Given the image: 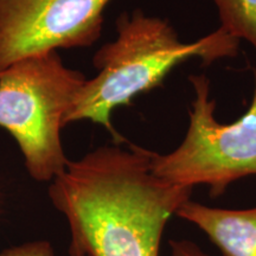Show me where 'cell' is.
Listing matches in <instances>:
<instances>
[{
	"mask_svg": "<svg viewBox=\"0 0 256 256\" xmlns=\"http://www.w3.org/2000/svg\"><path fill=\"white\" fill-rule=\"evenodd\" d=\"M87 80L57 51L18 60L0 74V127L17 142L34 180L52 182L68 165L60 130Z\"/></svg>",
	"mask_w": 256,
	"mask_h": 256,
	"instance_id": "obj_3",
	"label": "cell"
},
{
	"mask_svg": "<svg viewBox=\"0 0 256 256\" xmlns=\"http://www.w3.org/2000/svg\"><path fill=\"white\" fill-rule=\"evenodd\" d=\"M118 36L95 52L98 75L87 80L64 116V126L89 120L101 124L115 144L128 142L115 130L110 115L120 106H130L138 95L160 87L179 64L200 58L210 66L235 57L240 42L222 28L192 43L179 40L166 19L147 16L142 10L124 12L116 19Z\"/></svg>",
	"mask_w": 256,
	"mask_h": 256,
	"instance_id": "obj_2",
	"label": "cell"
},
{
	"mask_svg": "<svg viewBox=\"0 0 256 256\" xmlns=\"http://www.w3.org/2000/svg\"><path fill=\"white\" fill-rule=\"evenodd\" d=\"M176 216L202 230L223 256H256V206L220 209L188 200Z\"/></svg>",
	"mask_w": 256,
	"mask_h": 256,
	"instance_id": "obj_6",
	"label": "cell"
},
{
	"mask_svg": "<svg viewBox=\"0 0 256 256\" xmlns=\"http://www.w3.org/2000/svg\"><path fill=\"white\" fill-rule=\"evenodd\" d=\"M152 151L102 146L72 162L49 197L66 217L70 256H159L166 224L192 188L159 178Z\"/></svg>",
	"mask_w": 256,
	"mask_h": 256,
	"instance_id": "obj_1",
	"label": "cell"
},
{
	"mask_svg": "<svg viewBox=\"0 0 256 256\" xmlns=\"http://www.w3.org/2000/svg\"><path fill=\"white\" fill-rule=\"evenodd\" d=\"M168 256H209L196 243L188 240H172L170 241Z\"/></svg>",
	"mask_w": 256,
	"mask_h": 256,
	"instance_id": "obj_9",
	"label": "cell"
},
{
	"mask_svg": "<svg viewBox=\"0 0 256 256\" xmlns=\"http://www.w3.org/2000/svg\"><path fill=\"white\" fill-rule=\"evenodd\" d=\"M220 26L238 40H247L256 52V0H212Z\"/></svg>",
	"mask_w": 256,
	"mask_h": 256,
	"instance_id": "obj_7",
	"label": "cell"
},
{
	"mask_svg": "<svg viewBox=\"0 0 256 256\" xmlns=\"http://www.w3.org/2000/svg\"><path fill=\"white\" fill-rule=\"evenodd\" d=\"M110 0H0V74L28 57L90 46Z\"/></svg>",
	"mask_w": 256,
	"mask_h": 256,
	"instance_id": "obj_5",
	"label": "cell"
},
{
	"mask_svg": "<svg viewBox=\"0 0 256 256\" xmlns=\"http://www.w3.org/2000/svg\"><path fill=\"white\" fill-rule=\"evenodd\" d=\"M0 256H55L52 246L46 240L26 242L0 252Z\"/></svg>",
	"mask_w": 256,
	"mask_h": 256,
	"instance_id": "obj_8",
	"label": "cell"
},
{
	"mask_svg": "<svg viewBox=\"0 0 256 256\" xmlns=\"http://www.w3.org/2000/svg\"><path fill=\"white\" fill-rule=\"evenodd\" d=\"M188 80L194 98L186 134L168 154L152 152V171L179 186L206 185L211 196L220 197L234 182L256 174V70L250 106L228 124L216 120L209 80L204 75H191Z\"/></svg>",
	"mask_w": 256,
	"mask_h": 256,
	"instance_id": "obj_4",
	"label": "cell"
}]
</instances>
